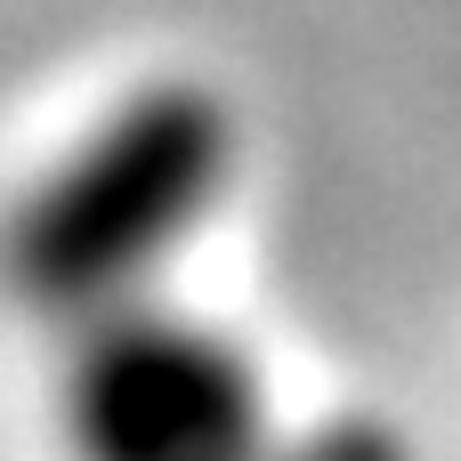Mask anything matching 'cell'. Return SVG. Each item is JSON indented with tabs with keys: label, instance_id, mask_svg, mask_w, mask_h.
Listing matches in <instances>:
<instances>
[{
	"label": "cell",
	"instance_id": "obj_1",
	"mask_svg": "<svg viewBox=\"0 0 461 461\" xmlns=\"http://www.w3.org/2000/svg\"><path fill=\"white\" fill-rule=\"evenodd\" d=\"M227 162H235V130H227V105L211 89H194V81L130 89L32 186L24 227H16L24 267L41 284L113 292L122 267H146L194 235Z\"/></svg>",
	"mask_w": 461,
	"mask_h": 461
},
{
	"label": "cell",
	"instance_id": "obj_2",
	"mask_svg": "<svg viewBox=\"0 0 461 461\" xmlns=\"http://www.w3.org/2000/svg\"><path fill=\"white\" fill-rule=\"evenodd\" d=\"M267 438L251 348L162 300L105 308L57 373L65 461H267Z\"/></svg>",
	"mask_w": 461,
	"mask_h": 461
}]
</instances>
